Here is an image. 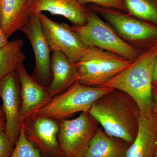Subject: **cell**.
I'll return each mask as SVG.
<instances>
[{
    "label": "cell",
    "instance_id": "1",
    "mask_svg": "<svg viewBox=\"0 0 157 157\" xmlns=\"http://www.w3.org/2000/svg\"><path fill=\"white\" fill-rule=\"evenodd\" d=\"M89 112L108 135L129 144L135 140L140 112L134 100L126 93L113 90L97 100Z\"/></svg>",
    "mask_w": 157,
    "mask_h": 157
},
{
    "label": "cell",
    "instance_id": "2",
    "mask_svg": "<svg viewBox=\"0 0 157 157\" xmlns=\"http://www.w3.org/2000/svg\"><path fill=\"white\" fill-rule=\"evenodd\" d=\"M157 43L147 48L130 66L99 87L124 92L137 104L141 115H151L154 106L152 86Z\"/></svg>",
    "mask_w": 157,
    "mask_h": 157
},
{
    "label": "cell",
    "instance_id": "3",
    "mask_svg": "<svg viewBox=\"0 0 157 157\" xmlns=\"http://www.w3.org/2000/svg\"><path fill=\"white\" fill-rule=\"evenodd\" d=\"M113 90L88 86L77 81L64 91L52 97L29 117H46L60 121L77 113L89 112L97 100Z\"/></svg>",
    "mask_w": 157,
    "mask_h": 157
},
{
    "label": "cell",
    "instance_id": "4",
    "mask_svg": "<svg viewBox=\"0 0 157 157\" xmlns=\"http://www.w3.org/2000/svg\"><path fill=\"white\" fill-rule=\"evenodd\" d=\"M132 62L110 52L88 47L84 55L74 65L77 70L78 82L88 86H100Z\"/></svg>",
    "mask_w": 157,
    "mask_h": 157
},
{
    "label": "cell",
    "instance_id": "5",
    "mask_svg": "<svg viewBox=\"0 0 157 157\" xmlns=\"http://www.w3.org/2000/svg\"><path fill=\"white\" fill-rule=\"evenodd\" d=\"M88 9L86 23L71 26L83 43L88 47L101 48L134 61L140 51L121 38L96 12Z\"/></svg>",
    "mask_w": 157,
    "mask_h": 157
},
{
    "label": "cell",
    "instance_id": "6",
    "mask_svg": "<svg viewBox=\"0 0 157 157\" xmlns=\"http://www.w3.org/2000/svg\"><path fill=\"white\" fill-rule=\"evenodd\" d=\"M88 9L103 17L125 41L138 48L157 43V26L112 8L92 4Z\"/></svg>",
    "mask_w": 157,
    "mask_h": 157
},
{
    "label": "cell",
    "instance_id": "7",
    "mask_svg": "<svg viewBox=\"0 0 157 157\" xmlns=\"http://www.w3.org/2000/svg\"><path fill=\"white\" fill-rule=\"evenodd\" d=\"M58 138L63 157H82L100 126L89 112L73 119L59 121Z\"/></svg>",
    "mask_w": 157,
    "mask_h": 157
},
{
    "label": "cell",
    "instance_id": "8",
    "mask_svg": "<svg viewBox=\"0 0 157 157\" xmlns=\"http://www.w3.org/2000/svg\"><path fill=\"white\" fill-rule=\"evenodd\" d=\"M38 16L44 36L52 51H59L63 52L73 63L79 61L88 47L73 30L72 27L64 23L55 22L42 12Z\"/></svg>",
    "mask_w": 157,
    "mask_h": 157
},
{
    "label": "cell",
    "instance_id": "9",
    "mask_svg": "<svg viewBox=\"0 0 157 157\" xmlns=\"http://www.w3.org/2000/svg\"><path fill=\"white\" fill-rule=\"evenodd\" d=\"M21 126L28 140L44 157H63L59 145V121L46 117H29Z\"/></svg>",
    "mask_w": 157,
    "mask_h": 157
},
{
    "label": "cell",
    "instance_id": "10",
    "mask_svg": "<svg viewBox=\"0 0 157 157\" xmlns=\"http://www.w3.org/2000/svg\"><path fill=\"white\" fill-rule=\"evenodd\" d=\"M30 42L36 64L32 77L45 87H48L52 79L51 70V50L42 30L38 15L29 16L21 30Z\"/></svg>",
    "mask_w": 157,
    "mask_h": 157
},
{
    "label": "cell",
    "instance_id": "11",
    "mask_svg": "<svg viewBox=\"0 0 157 157\" xmlns=\"http://www.w3.org/2000/svg\"><path fill=\"white\" fill-rule=\"evenodd\" d=\"M0 98L6 120L5 132L15 145L21 127L20 115L21 103L20 85L16 71L0 81Z\"/></svg>",
    "mask_w": 157,
    "mask_h": 157
},
{
    "label": "cell",
    "instance_id": "12",
    "mask_svg": "<svg viewBox=\"0 0 157 157\" xmlns=\"http://www.w3.org/2000/svg\"><path fill=\"white\" fill-rule=\"evenodd\" d=\"M15 71L20 85L21 103L20 120L21 124L47 104L52 97L47 87L39 83L29 74L24 63L18 65Z\"/></svg>",
    "mask_w": 157,
    "mask_h": 157
},
{
    "label": "cell",
    "instance_id": "13",
    "mask_svg": "<svg viewBox=\"0 0 157 157\" xmlns=\"http://www.w3.org/2000/svg\"><path fill=\"white\" fill-rule=\"evenodd\" d=\"M88 10L85 4L77 0H29V16L48 11L65 17L76 26L86 23Z\"/></svg>",
    "mask_w": 157,
    "mask_h": 157
},
{
    "label": "cell",
    "instance_id": "14",
    "mask_svg": "<svg viewBox=\"0 0 157 157\" xmlns=\"http://www.w3.org/2000/svg\"><path fill=\"white\" fill-rule=\"evenodd\" d=\"M157 144V124L151 115L140 114L135 140L129 145L125 157H154Z\"/></svg>",
    "mask_w": 157,
    "mask_h": 157
},
{
    "label": "cell",
    "instance_id": "15",
    "mask_svg": "<svg viewBox=\"0 0 157 157\" xmlns=\"http://www.w3.org/2000/svg\"><path fill=\"white\" fill-rule=\"evenodd\" d=\"M51 70L52 79L47 90L52 97L63 92L78 81L74 63L59 51H52Z\"/></svg>",
    "mask_w": 157,
    "mask_h": 157
},
{
    "label": "cell",
    "instance_id": "16",
    "mask_svg": "<svg viewBox=\"0 0 157 157\" xmlns=\"http://www.w3.org/2000/svg\"><path fill=\"white\" fill-rule=\"evenodd\" d=\"M29 0H0V25L8 38L28 19Z\"/></svg>",
    "mask_w": 157,
    "mask_h": 157
},
{
    "label": "cell",
    "instance_id": "17",
    "mask_svg": "<svg viewBox=\"0 0 157 157\" xmlns=\"http://www.w3.org/2000/svg\"><path fill=\"white\" fill-rule=\"evenodd\" d=\"M129 145L108 135L100 126L82 157H125Z\"/></svg>",
    "mask_w": 157,
    "mask_h": 157
},
{
    "label": "cell",
    "instance_id": "18",
    "mask_svg": "<svg viewBox=\"0 0 157 157\" xmlns=\"http://www.w3.org/2000/svg\"><path fill=\"white\" fill-rule=\"evenodd\" d=\"M24 44L22 39H15L0 48V81L24 63L26 58L22 50Z\"/></svg>",
    "mask_w": 157,
    "mask_h": 157
},
{
    "label": "cell",
    "instance_id": "19",
    "mask_svg": "<svg viewBox=\"0 0 157 157\" xmlns=\"http://www.w3.org/2000/svg\"><path fill=\"white\" fill-rule=\"evenodd\" d=\"M129 14L157 25V0H124Z\"/></svg>",
    "mask_w": 157,
    "mask_h": 157
},
{
    "label": "cell",
    "instance_id": "20",
    "mask_svg": "<svg viewBox=\"0 0 157 157\" xmlns=\"http://www.w3.org/2000/svg\"><path fill=\"white\" fill-rule=\"evenodd\" d=\"M10 157H44L33 144L28 140L21 127L19 137Z\"/></svg>",
    "mask_w": 157,
    "mask_h": 157
},
{
    "label": "cell",
    "instance_id": "21",
    "mask_svg": "<svg viewBox=\"0 0 157 157\" xmlns=\"http://www.w3.org/2000/svg\"><path fill=\"white\" fill-rule=\"evenodd\" d=\"M85 4L92 3L107 8H112L128 13L124 0H77Z\"/></svg>",
    "mask_w": 157,
    "mask_h": 157
},
{
    "label": "cell",
    "instance_id": "22",
    "mask_svg": "<svg viewBox=\"0 0 157 157\" xmlns=\"http://www.w3.org/2000/svg\"><path fill=\"white\" fill-rule=\"evenodd\" d=\"M15 144L9 139L6 132L0 135V157H10Z\"/></svg>",
    "mask_w": 157,
    "mask_h": 157
},
{
    "label": "cell",
    "instance_id": "23",
    "mask_svg": "<svg viewBox=\"0 0 157 157\" xmlns=\"http://www.w3.org/2000/svg\"><path fill=\"white\" fill-rule=\"evenodd\" d=\"M9 42L8 37L6 36L0 25V48L5 46Z\"/></svg>",
    "mask_w": 157,
    "mask_h": 157
},
{
    "label": "cell",
    "instance_id": "24",
    "mask_svg": "<svg viewBox=\"0 0 157 157\" xmlns=\"http://www.w3.org/2000/svg\"><path fill=\"white\" fill-rule=\"evenodd\" d=\"M6 123L5 116L0 115V135L6 132Z\"/></svg>",
    "mask_w": 157,
    "mask_h": 157
},
{
    "label": "cell",
    "instance_id": "25",
    "mask_svg": "<svg viewBox=\"0 0 157 157\" xmlns=\"http://www.w3.org/2000/svg\"><path fill=\"white\" fill-rule=\"evenodd\" d=\"M152 93L154 106L157 107V86L153 85Z\"/></svg>",
    "mask_w": 157,
    "mask_h": 157
},
{
    "label": "cell",
    "instance_id": "26",
    "mask_svg": "<svg viewBox=\"0 0 157 157\" xmlns=\"http://www.w3.org/2000/svg\"><path fill=\"white\" fill-rule=\"evenodd\" d=\"M153 85L157 86V58L155 64Z\"/></svg>",
    "mask_w": 157,
    "mask_h": 157
},
{
    "label": "cell",
    "instance_id": "27",
    "mask_svg": "<svg viewBox=\"0 0 157 157\" xmlns=\"http://www.w3.org/2000/svg\"><path fill=\"white\" fill-rule=\"evenodd\" d=\"M151 116L157 124V107L154 106L151 112Z\"/></svg>",
    "mask_w": 157,
    "mask_h": 157
},
{
    "label": "cell",
    "instance_id": "28",
    "mask_svg": "<svg viewBox=\"0 0 157 157\" xmlns=\"http://www.w3.org/2000/svg\"><path fill=\"white\" fill-rule=\"evenodd\" d=\"M154 157H157V144L155 150Z\"/></svg>",
    "mask_w": 157,
    "mask_h": 157
},
{
    "label": "cell",
    "instance_id": "29",
    "mask_svg": "<svg viewBox=\"0 0 157 157\" xmlns=\"http://www.w3.org/2000/svg\"><path fill=\"white\" fill-rule=\"evenodd\" d=\"M0 115L4 116V113L3 112L2 109H1V108H0Z\"/></svg>",
    "mask_w": 157,
    "mask_h": 157
}]
</instances>
